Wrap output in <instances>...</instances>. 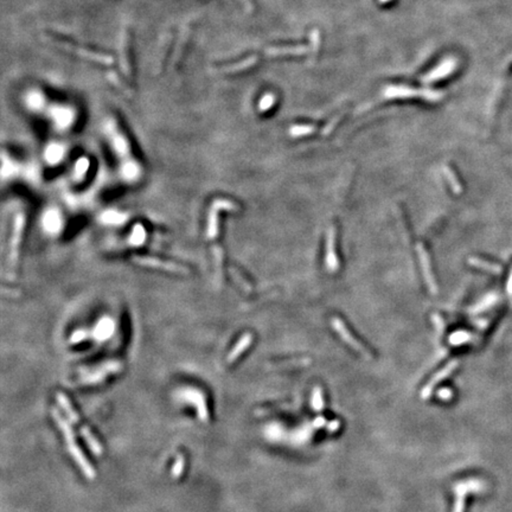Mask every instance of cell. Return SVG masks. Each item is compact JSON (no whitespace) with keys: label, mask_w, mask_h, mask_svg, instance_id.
Masks as SVG:
<instances>
[{"label":"cell","mask_w":512,"mask_h":512,"mask_svg":"<svg viewBox=\"0 0 512 512\" xmlns=\"http://www.w3.org/2000/svg\"><path fill=\"white\" fill-rule=\"evenodd\" d=\"M52 416H53V420L56 421V424H57L59 426V429L62 430V433H63L64 435V439L65 441H67V445H68V451H69V453L71 457H73V459L76 461V464L79 465L80 469H81V471L83 472V474L85 475L88 479H94L95 477H96V472L94 471V469L91 467L90 463L87 460V458L85 457V454L82 453L81 448L77 446V443L75 442V436H74V431H73V428L70 427V425L68 424V421L65 420L63 416L61 415L57 412V409H53L52 410Z\"/></svg>","instance_id":"obj_1"},{"label":"cell","mask_w":512,"mask_h":512,"mask_svg":"<svg viewBox=\"0 0 512 512\" xmlns=\"http://www.w3.org/2000/svg\"><path fill=\"white\" fill-rule=\"evenodd\" d=\"M383 99H422L428 102H439L445 97V91L430 88L415 89L408 85H388L383 89Z\"/></svg>","instance_id":"obj_2"},{"label":"cell","mask_w":512,"mask_h":512,"mask_svg":"<svg viewBox=\"0 0 512 512\" xmlns=\"http://www.w3.org/2000/svg\"><path fill=\"white\" fill-rule=\"evenodd\" d=\"M331 325L333 326V329L336 330V332L338 333L339 337H341L343 341L346 343L349 346L352 347V349H355L357 352H359L361 355H363L365 357V358H371V353L370 351H369L367 347L363 345L361 341H358V339L353 337V335L349 331V329H347L346 326H345L344 321L341 319V318H332L331 319Z\"/></svg>","instance_id":"obj_3"},{"label":"cell","mask_w":512,"mask_h":512,"mask_svg":"<svg viewBox=\"0 0 512 512\" xmlns=\"http://www.w3.org/2000/svg\"><path fill=\"white\" fill-rule=\"evenodd\" d=\"M25 225V218L23 215H17L14 219L13 231H12V239L10 243V255H8V268L13 269L18 261V254H19L20 241Z\"/></svg>","instance_id":"obj_4"},{"label":"cell","mask_w":512,"mask_h":512,"mask_svg":"<svg viewBox=\"0 0 512 512\" xmlns=\"http://www.w3.org/2000/svg\"><path fill=\"white\" fill-rule=\"evenodd\" d=\"M416 252H418L420 263H421V269H422V273H424V278H425L426 284H427L428 290H429L431 294H436L437 293V285H436L435 279H434L433 270H431V267H430L429 255H428V253H427V251H426V248L422 243H418V246H416Z\"/></svg>","instance_id":"obj_5"},{"label":"cell","mask_w":512,"mask_h":512,"mask_svg":"<svg viewBox=\"0 0 512 512\" xmlns=\"http://www.w3.org/2000/svg\"><path fill=\"white\" fill-rule=\"evenodd\" d=\"M455 68H457V61H455L454 58L443 59L437 67L431 69L429 73H427L426 75L421 77V82L424 83V85H429V83L445 79V77H447L453 73Z\"/></svg>","instance_id":"obj_6"},{"label":"cell","mask_w":512,"mask_h":512,"mask_svg":"<svg viewBox=\"0 0 512 512\" xmlns=\"http://www.w3.org/2000/svg\"><path fill=\"white\" fill-rule=\"evenodd\" d=\"M219 210H229V211H239V205H236L230 201H216L211 207V211L209 213V219H208V239H213L217 234V215Z\"/></svg>","instance_id":"obj_7"},{"label":"cell","mask_w":512,"mask_h":512,"mask_svg":"<svg viewBox=\"0 0 512 512\" xmlns=\"http://www.w3.org/2000/svg\"><path fill=\"white\" fill-rule=\"evenodd\" d=\"M181 398H183V401L190 402V403H192L193 406L196 407L198 414V419L201 420L202 422L209 421V413H208L207 402H205L204 396L201 391H197V390L195 389L184 390V391L181 392Z\"/></svg>","instance_id":"obj_8"},{"label":"cell","mask_w":512,"mask_h":512,"mask_svg":"<svg viewBox=\"0 0 512 512\" xmlns=\"http://www.w3.org/2000/svg\"><path fill=\"white\" fill-rule=\"evenodd\" d=\"M458 365H459V362H458L457 359H454V361L449 362L445 368L441 369V370L439 371V373L434 375L429 382L426 384V385L424 386V389H422L421 397L424 398V400L429 398V396L431 395V392H433V390L435 389V386L437 385V384H439L440 382H442L445 379H447L449 375L453 374L455 369L458 368Z\"/></svg>","instance_id":"obj_9"},{"label":"cell","mask_w":512,"mask_h":512,"mask_svg":"<svg viewBox=\"0 0 512 512\" xmlns=\"http://www.w3.org/2000/svg\"><path fill=\"white\" fill-rule=\"evenodd\" d=\"M326 268L330 273H336L339 269V260L336 253V228L331 225L326 236Z\"/></svg>","instance_id":"obj_10"},{"label":"cell","mask_w":512,"mask_h":512,"mask_svg":"<svg viewBox=\"0 0 512 512\" xmlns=\"http://www.w3.org/2000/svg\"><path fill=\"white\" fill-rule=\"evenodd\" d=\"M134 262L141 264V266L157 268V269L168 270V272H173V273H186L187 272L185 268L179 266V264L172 263V262L160 261V260H157V258L144 257V256H135V257H134Z\"/></svg>","instance_id":"obj_11"},{"label":"cell","mask_w":512,"mask_h":512,"mask_svg":"<svg viewBox=\"0 0 512 512\" xmlns=\"http://www.w3.org/2000/svg\"><path fill=\"white\" fill-rule=\"evenodd\" d=\"M55 44H56V45L63 46L64 49L69 50L70 52L82 56L83 58L91 59V61L99 62V63H102V64H112L113 63V58L111 57V56L102 55V53H96V52L87 51V50H81V49H79V47H77V46H73V45H70V44L63 43V42H59V41H56Z\"/></svg>","instance_id":"obj_12"},{"label":"cell","mask_w":512,"mask_h":512,"mask_svg":"<svg viewBox=\"0 0 512 512\" xmlns=\"http://www.w3.org/2000/svg\"><path fill=\"white\" fill-rule=\"evenodd\" d=\"M311 51V47L307 45H296V46H272L268 47L266 52L268 56H301L303 53Z\"/></svg>","instance_id":"obj_13"},{"label":"cell","mask_w":512,"mask_h":512,"mask_svg":"<svg viewBox=\"0 0 512 512\" xmlns=\"http://www.w3.org/2000/svg\"><path fill=\"white\" fill-rule=\"evenodd\" d=\"M253 341V335H251V333H246V335H243L242 337H241V339L239 341H237V344L235 345L234 349L231 350V352L229 353V356L227 357V362L229 363V364H231V363H234L235 361H236L239 357L242 355L245 351L248 349L249 346H251Z\"/></svg>","instance_id":"obj_14"},{"label":"cell","mask_w":512,"mask_h":512,"mask_svg":"<svg viewBox=\"0 0 512 512\" xmlns=\"http://www.w3.org/2000/svg\"><path fill=\"white\" fill-rule=\"evenodd\" d=\"M469 263L473 267H477L479 269H483L485 272H489L491 274H501L503 272V268L498 263L483 260L479 257H469Z\"/></svg>","instance_id":"obj_15"},{"label":"cell","mask_w":512,"mask_h":512,"mask_svg":"<svg viewBox=\"0 0 512 512\" xmlns=\"http://www.w3.org/2000/svg\"><path fill=\"white\" fill-rule=\"evenodd\" d=\"M80 431H81V435L83 436V439H85V441L88 443L89 448L93 451V453H95L96 455H101L102 454V446H101V443L97 441V439L95 437V435L93 433H91L90 429L87 427V426H82L81 428H80Z\"/></svg>","instance_id":"obj_16"},{"label":"cell","mask_w":512,"mask_h":512,"mask_svg":"<svg viewBox=\"0 0 512 512\" xmlns=\"http://www.w3.org/2000/svg\"><path fill=\"white\" fill-rule=\"evenodd\" d=\"M56 400H57L59 406L63 408V410L65 412V414H67V416L69 418V420H71L74 424H80L79 415H77V413L75 412V409H74V407L71 406L69 398H68L64 394H62V392H58V394H56Z\"/></svg>","instance_id":"obj_17"},{"label":"cell","mask_w":512,"mask_h":512,"mask_svg":"<svg viewBox=\"0 0 512 512\" xmlns=\"http://www.w3.org/2000/svg\"><path fill=\"white\" fill-rule=\"evenodd\" d=\"M257 61H258L257 56H251V57L243 59V61L239 62V63L225 65L224 68H221L219 71H222V73H236V71L246 70V69H248V68L253 67V65H255L256 63H257Z\"/></svg>","instance_id":"obj_18"},{"label":"cell","mask_w":512,"mask_h":512,"mask_svg":"<svg viewBox=\"0 0 512 512\" xmlns=\"http://www.w3.org/2000/svg\"><path fill=\"white\" fill-rule=\"evenodd\" d=\"M442 171H443V174H445L446 179H447V181H448L449 186H451L452 191H453L455 195H460V193L463 192V186H461L460 181H459V179H458L457 174L454 173L453 170H452L451 168H448V166L443 165Z\"/></svg>","instance_id":"obj_19"},{"label":"cell","mask_w":512,"mask_h":512,"mask_svg":"<svg viewBox=\"0 0 512 512\" xmlns=\"http://www.w3.org/2000/svg\"><path fill=\"white\" fill-rule=\"evenodd\" d=\"M317 130V127L312 125H296L290 128V135L292 138H301L313 134Z\"/></svg>","instance_id":"obj_20"},{"label":"cell","mask_w":512,"mask_h":512,"mask_svg":"<svg viewBox=\"0 0 512 512\" xmlns=\"http://www.w3.org/2000/svg\"><path fill=\"white\" fill-rule=\"evenodd\" d=\"M312 408L315 410V412H321L324 409V396H323V390H321L320 386H315L313 389V392H312V400H311Z\"/></svg>","instance_id":"obj_21"},{"label":"cell","mask_w":512,"mask_h":512,"mask_svg":"<svg viewBox=\"0 0 512 512\" xmlns=\"http://www.w3.org/2000/svg\"><path fill=\"white\" fill-rule=\"evenodd\" d=\"M471 339L472 336L467 331H457L454 332L453 335L449 336V343L458 346V345H463L467 343V341H469Z\"/></svg>","instance_id":"obj_22"},{"label":"cell","mask_w":512,"mask_h":512,"mask_svg":"<svg viewBox=\"0 0 512 512\" xmlns=\"http://www.w3.org/2000/svg\"><path fill=\"white\" fill-rule=\"evenodd\" d=\"M466 487L465 486H459L457 493V502H455L454 505V511L453 512H464V509H465V497H466Z\"/></svg>","instance_id":"obj_23"},{"label":"cell","mask_w":512,"mask_h":512,"mask_svg":"<svg viewBox=\"0 0 512 512\" xmlns=\"http://www.w3.org/2000/svg\"><path fill=\"white\" fill-rule=\"evenodd\" d=\"M343 117H344V112H341V113H339V114L336 115L335 118H332L331 120H330L329 123L325 125V127H324L323 129H321V133H320L321 135L327 136L330 133H332V130L335 129L339 121H341V119H343Z\"/></svg>","instance_id":"obj_24"},{"label":"cell","mask_w":512,"mask_h":512,"mask_svg":"<svg viewBox=\"0 0 512 512\" xmlns=\"http://www.w3.org/2000/svg\"><path fill=\"white\" fill-rule=\"evenodd\" d=\"M184 467H185V460H184L183 455L179 454L177 457V460H175L173 467H172V477L179 478L181 473L184 471Z\"/></svg>","instance_id":"obj_25"},{"label":"cell","mask_w":512,"mask_h":512,"mask_svg":"<svg viewBox=\"0 0 512 512\" xmlns=\"http://www.w3.org/2000/svg\"><path fill=\"white\" fill-rule=\"evenodd\" d=\"M274 102H275V96L273 94H266L258 103V109H260V112H266L272 108Z\"/></svg>","instance_id":"obj_26"},{"label":"cell","mask_w":512,"mask_h":512,"mask_svg":"<svg viewBox=\"0 0 512 512\" xmlns=\"http://www.w3.org/2000/svg\"><path fill=\"white\" fill-rule=\"evenodd\" d=\"M309 37H311V51H312V56H314L315 53H317L318 51V47H319L320 45V34L318 30H313V31L311 32V35H309Z\"/></svg>","instance_id":"obj_27"},{"label":"cell","mask_w":512,"mask_h":512,"mask_svg":"<svg viewBox=\"0 0 512 512\" xmlns=\"http://www.w3.org/2000/svg\"><path fill=\"white\" fill-rule=\"evenodd\" d=\"M431 320H433L434 326H435L437 332L442 333L443 331H445V321H443V319L440 317L439 314L434 313L433 315H431Z\"/></svg>","instance_id":"obj_28"},{"label":"cell","mask_w":512,"mask_h":512,"mask_svg":"<svg viewBox=\"0 0 512 512\" xmlns=\"http://www.w3.org/2000/svg\"><path fill=\"white\" fill-rule=\"evenodd\" d=\"M496 301H497V296H496V294H493V296H489V297L486 298V299L484 300V301L480 302V305H479L478 307L475 308V311H477V312L483 311V309L490 307V306H492Z\"/></svg>","instance_id":"obj_29"},{"label":"cell","mask_w":512,"mask_h":512,"mask_svg":"<svg viewBox=\"0 0 512 512\" xmlns=\"http://www.w3.org/2000/svg\"><path fill=\"white\" fill-rule=\"evenodd\" d=\"M85 337V331H77L74 333L73 336H71V343H79V341H81L83 338Z\"/></svg>","instance_id":"obj_30"},{"label":"cell","mask_w":512,"mask_h":512,"mask_svg":"<svg viewBox=\"0 0 512 512\" xmlns=\"http://www.w3.org/2000/svg\"><path fill=\"white\" fill-rule=\"evenodd\" d=\"M439 396L442 398V400H449L452 397V391L449 389H442L440 390Z\"/></svg>","instance_id":"obj_31"},{"label":"cell","mask_w":512,"mask_h":512,"mask_svg":"<svg viewBox=\"0 0 512 512\" xmlns=\"http://www.w3.org/2000/svg\"><path fill=\"white\" fill-rule=\"evenodd\" d=\"M507 292H508L509 297L512 298V269H511L510 275H509V279L507 282Z\"/></svg>","instance_id":"obj_32"},{"label":"cell","mask_w":512,"mask_h":512,"mask_svg":"<svg viewBox=\"0 0 512 512\" xmlns=\"http://www.w3.org/2000/svg\"><path fill=\"white\" fill-rule=\"evenodd\" d=\"M339 426H341V424H339V421H333L332 424L329 425V431H332V433H335V431H337L339 429Z\"/></svg>","instance_id":"obj_33"},{"label":"cell","mask_w":512,"mask_h":512,"mask_svg":"<svg viewBox=\"0 0 512 512\" xmlns=\"http://www.w3.org/2000/svg\"><path fill=\"white\" fill-rule=\"evenodd\" d=\"M380 1L382 2V4H385V2H389L390 0H380Z\"/></svg>","instance_id":"obj_34"}]
</instances>
